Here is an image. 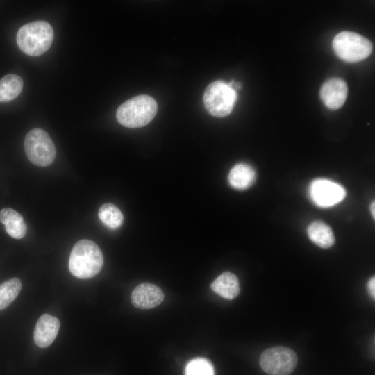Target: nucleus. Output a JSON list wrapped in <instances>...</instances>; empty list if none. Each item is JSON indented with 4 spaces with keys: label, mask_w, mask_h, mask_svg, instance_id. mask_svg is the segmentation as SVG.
<instances>
[{
    "label": "nucleus",
    "mask_w": 375,
    "mask_h": 375,
    "mask_svg": "<svg viewBox=\"0 0 375 375\" xmlns=\"http://www.w3.org/2000/svg\"><path fill=\"white\" fill-rule=\"evenodd\" d=\"M103 265V253L94 242L83 239L74 245L69 258V269L74 276L92 278L99 273Z\"/></svg>",
    "instance_id": "nucleus-1"
},
{
    "label": "nucleus",
    "mask_w": 375,
    "mask_h": 375,
    "mask_svg": "<svg viewBox=\"0 0 375 375\" xmlns=\"http://www.w3.org/2000/svg\"><path fill=\"white\" fill-rule=\"evenodd\" d=\"M158 104L149 95H138L121 104L117 110L116 117L122 126L135 128L146 126L156 116Z\"/></svg>",
    "instance_id": "nucleus-2"
},
{
    "label": "nucleus",
    "mask_w": 375,
    "mask_h": 375,
    "mask_svg": "<svg viewBox=\"0 0 375 375\" xmlns=\"http://www.w3.org/2000/svg\"><path fill=\"white\" fill-rule=\"evenodd\" d=\"M17 43L26 54L38 56L45 53L53 40L51 26L45 21H35L23 25L17 31Z\"/></svg>",
    "instance_id": "nucleus-3"
},
{
    "label": "nucleus",
    "mask_w": 375,
    "mask_h": 375,
    "mask_svg": "<svg viewBox=\"0 0 375 375\" xmlns=\"http://www.w3.org/2000/svg\"><path fill=\"white\" fill-rule=\"evenodd\" d=\"M332 44L338 58L347 62L361 61L367 58L373 50L369 40L351 31H342L337 34Z\"/></svg>",
    "instance_id": "nucleus-4"
},
{
    "label": "nucleus",
    "mask_w": 375,
    "mask_h": 375,
    "mask_svg": "<svg viewBox=\"0 0 375 375\" xmlns=\"http://www.w3.org/2000/svg\"><path fill=\"white\" fill-rule=\"evenodd\" d=\"M238 98L235 89L223 81H215L206 88L203 100L207 111L216 117L228 116Z\"/></svg>",
    "instance_id": "nucleus-5"
},
{
    "label": "nucleus",
    "mask_w": 375,
    "mask_h": 375,
    "mask_svg": "<svg viewBox=\"0 0 375 375\" xmlns=\"http://www.w3.org/2000/svg\"><path fill=\"white\" fill-rule=\"evenodd\" d=\"M24 146L27 158L35 165L49 166L55 159V145L49 134L42 128L29 131L25 137Z\"/></svg>",
    "instance_id": "nucleus-6"
},
{
    "label": "nucleus",
    "mask_w": 375,
    "mask_h": 375,
    "mask_svg": "<svg viewBox=\"0 0 375 375\" xmlns=\"http://www.w3.org/2000/svg\"><path fill=\"white\" fill-rule=\"evenodd\" d=\"M297 362L296 353L282 346L269 348L260 356V366L269 375H289L295 369Z\"/></svg>",
    "instance_id": "nucleus-7"
},
{
    "label": "nucleus",
    "mask_w": 375,
    "mask_h": 375,
    "mask_svg": "<svg viewBox=\"0 0 375 375\" xmlns=\"http://www.w3.org/2000/svg\"><path fill=\"white\" fill-rule=\"evenodd\" d=\"M312 201L320 208L332 207L346 197V190L340 184L326 178H316L309 186Z\"/></svg>",
    "instance_id": "nucleus-8"
},
{
    "label": "nucleus",
    "mask_w": 375,
    "mask_h": 375,
    "mask_svg": "<svg viewBox=\"0 0 375 375\" xmlns=\"http://www.w3.org/2000/svg\"><path fill=\"white\" fill-rule=\"evenodd\" d=\"M348 94L346 82L339 78L326 80L319 92L321 100L326 108L331 110L340 108L344 103Z\"/></svg>",
    "instance_id": "nucleus-9"
},
{
    "label": "nucleus",
    "mask_w": 375,
    "mask_h": 375,
    "mask_svg": "<svg viewBox=\"0 0 375 375\" xmlns=\"http://www.w3.org/2000/svg\"><path fill=\"white\" fill-rule=\"evenodd\" d=\"M162 290L150 283L138 285L131 294L133 305L140 309H151L159 306L164 300Z\"/></svg>",
    "instance_id": "nucleus-10"
},
{
    "label": "nucleus",
    "mask_w": 375,
    "mask_h": 375,
    "mask_svg": "<svg viewBox=\"0 0 375 375\" xmlns=\"http://www.w3.org/2000/svg\"><path fill=\"white\" fill-rule=\"evenodd\" d=\"M59 328L60 322L58 318L49 314L42 315L34 329L35 343L42 348L49 347L56 338Z\"/></svg>",
    "instance_id": "nucleus-11"
},
{
    "label": "nucleus",
    "mask_w": 375,
    "mask_h": 375,
    "mask_svg": "<svg viewBox=\"0 0 375 375\" xmlns=\"http://www.w3.org/2000/svg\"><path fill=\"white\" fill-rule=\"evenodd\" d=\"M256 178L255 169L247 163L236 164L230 170L228 181L230 185L239 190H243L251 186Z\"/></svg>",
    "instance_id": "nucleus-12"
},
{
    "label": "nucleus",
    "mask_w": 375,
    "mask_h": 375,
    "mask_svg": "<svg viewBox=\"0 0 375 375\" xmlns=\"http://www.w3.org/2000/svg\"><path fill=\"white\" fill-rule=\"evenodd\" d=\"M0 222L5 226L6 233L15 239H22L27 231L23 217L14 209L3 208L0 211Z\"/></svg>",
    "instance_id": "nucleus-13"
},
{
    "label": "nucleus",
    "mask_w": 375,
    "mask_h": 375,
    "mask_svg": "<svg viewBox=\"0 0 375 375\" xmlns=\"http://www.w3.org/2000/svg\"><path fill=\"white\" fill-rule=\"evenodd\" d=\"M211 289L219 296L233 299L240 293L238 277L230 272H225L215 278L210 285Z\"/></svg>",
    "instance_id": "nucleus-14"
},
{
    "label": "nucleus",
    "mask_w": 375,
    "mask_h": 375,
    "mask_svg": "<svg viewBox=\"0 0 375 375\" xmlns=\"http://www.w3.org/2000/svg\"><path fill=\"white\" fill-rule=\"evenodd\" d=\"M310 240L319 247L327 249L335 242V237L329 226L322 221H314L307 229Z\"/></svg>",
    "instance_id": "nucleus-15"
},
{
    "label": "nucleus",
    "mask_w": 375,
    "mask_h": 375,
    "mask_svg": "<svg viewBox=\"0 0 375 375\" xmlns=\"http://www.w3.org/2000/svg\"><path fill=\"white\" fill-rule=\"evenodd\" d=\"M22 78L15 74H7L0 79V102L15 99L23 88Z\"/></svg>",
    "instance_id": "nucleus-16"
},
{
    "label": "nucleus",
    "mask_w": 375,
    "mask_h": 375,
    "mask_svg": "<svg viewBox=\"0 0 375 375\" xmlns=\"http://www.w3.org/2000/svg\"><path fill=\"white\" fill-rule=\"evenodd\" d=\"M98 216L105 226L112 230L119 228L124 221V216L119 208L111 203L102 205L99 210Z\"/></svg>",
    "instance_id": "nucleus-17"
},
{
    "label": "nucleus",
    "mask_w": 375,
    "mask_h": 375,
    "mask_svg": "<svg viewBox=\"0 0 375 375\" xmlns=\"http://www.w3.org/2000/svg\"><path fill=\"white\" fill-rule=\"evenodd\" d=\"M22 288L21 281L12 278L0 285V310L8 307L19 295Z\"/></svg>",
    "instance_id": "nucleus-18"
},
{
    "label": "nucleus",
    "mask_w": 375,
    "mask_h": 375,
    "mask_svg": "<svg viewBox=\"0 0 375 375\" xmlns=\"http://www.w3.org/2000/svg\"><path fill=\"white\" fill-rule=\"evenodd\" d=\"M185 375H214V369L207 359L196 358L187 364Z\"/></svg>",
    "instance_id": "nucleus-19"
},
{
    "label": "nucleus",
    "mask_w": 375,
    "mask_h": 375,
    "mask_svg": "<svg viewBox=\"0 0 375 375\" xmlns=\"http://www.w3.org/2000/svg\"><path fill=\"white\" fill-rule=\"evenodd\" d=\"M367 289L369 292L370 296L374 299L375 298V278L372 276L370 278L367 283Z\"/></svg>",
    "instance_id": "nucleus-20"
},
{
    "label": "nucleus",
    "mask_w": 375,
    "mask_h": 375,
    "mask_svg": "<svg viewBox=\"0 0 375 375\" xmlns=\"http://www.w3.org/2000/svg\"><path fill=\"white\" fill-rule=\"evenodd\" d=\"M374 206H375L374 201L372 202L371 206H370V211H371L372 216L373 217L374 219L375 217Z\"/></svg>",
    "instance_id": "nucleus-21"
}]
</instances>
